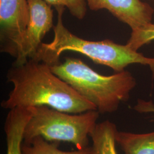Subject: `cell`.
<instances>
[{"mask_svg":"<svg viewBox=\"0 0 154 154\" xmlns=\"http://www.w3.org/2000/svg\"><path fill=\"white\" fill-rule=\"evenodd\" d=\"M32 116L25 127L23 142L41 137L49 142L72 144L78 149L90 147V138L98 123L97 110L70 114L48 106L31 107Z\"/></svg>","mask_w":154,"mask_h":154,"instance_id":"cell-4","label":"cell"},{"mask_svg":"<svg viewBox=\"0 0 154 154\" xmlns=\"http://www.w3.org/2000/svg\"><path fill=\"white\" fill-rule=\"evenodd\" d=\"M93 11L106 9L132 30L151 23L154 9L141 0H86Z\"/></svg>","mask_w":154,"mask_h":154,"instance_id":"cell-7","label":"cell"},{"mask_svg":"<svg viewBox=\"0 0 154 154\" xmlns=\"http://www.w3.org/2000/svg\"><path fill=\"white\" fill-rule=\"evenodd\" d=\"M50 68L57 76L93 103L100 114L116 112L122 102L129 99L131 91L137 85L135 79L129 72L103 75L78 58L67 57L63 62Z\"/></svg>","mask_w":154,"mask_h":154,"instance_id":"cell-3","label":"cell"},{"mask_svg":"<svg viewBox=\"0 0 154 154\" xmlns=\"http://www.w3.org/2000/svg\"><path fill=\"white\" fill-rule=\"evenodd\" d=\"M13 88L1 103L4 109L46 106L70 114L97 110L94 105L53 73L44 62L28 59L13 63L6 74Z\"/></svg>","mask_w":154,"mask_h":154,"instance_id":"cell-1","label":"cell"},{"mask_svg":"<svg viewBox=\"0 0 154 154\" xmlns=\"http://www.w3.org/2000/svg\"><path fill=\"white\" fill-rule=\"evenodd\" d=\"M115 123L109 120L98 123L91 135L92 154H118Z\"/></svg>","mask_w":154,"mask_h":154,"instance_id":"cell-9","label":"cell"},{"mask_svg":"<svg viewBox=\"0 0 154 154\" xmlns=\"http://www.w3.org/2000/svg\"><path fill=\"white\" fill-rule=\"evenodd\" d=\"M51 6H62L68 9L72 16L78 20H83L87 12L86 0H44Z\"/></svg>","mask_w":154,"mask_h":154,"instance_id":"cell-13","label":"cell"},{"mask_svg":"<svg viewBox=\"0 0 154 154\" xmlns=\"http://www.w3.org/2000/svg\"><path fill=\"white\" fill-rule=\"evenodd\" d=\"M30 20L28 0H0V51L18 58Z\"/></svg>","mask_w":154,"mask_h":154,"instance_id":"cell-5","label":"cell"},{"mask_svg":"<svg viewBox=\"0 0 154 154\" xmlns=\"http://www.w3.org/2000/svg\"><path fill=\"white\" fill-rule=\"evenodd\" d=\"M116 142L125 154H154V131L137 134L118 131Z\"/></svg>","mask_w":154,"mask_h":154,"instance_id":"cell-10","label":"cell"},{"mask_svg":"<svg viewBox=\"0 0 154 154\" xmlns=\"http://www.w3.org/2000/svg\"><path fill=\"white\" fill-rule=\"evenodd\" d=\"M30 9V20L25 34L19 57L14 62L22 64L33 58L42 44L45 35L53 28L52 6L44 0H28Z\"/></svg>","mask_w":154,"mask_h":154,"instance_id":"cell-6","label":"cell"},{"mask_svg":"<svg viewBox=\"0 0 154 154\" xmlns=\"http://www.w3.org/2000/svg\"><path fill=\"white\" fill-rule=\"evenodd\" d=\"M154 40V23L152 22L132 30L126 45L131 49L137 51L144 45Z\"/></svg>","mask_w":154,"mask_h":154,"instance_id":"cell-12","label":"cell"},{"mask_svg":"<svg viewBox=\"0 0 154 154\" xmlns=\"http://www.w3.org/2000/svg\"><path fill=\"white\" fill-rule=\"evenodd\" d=\"M135 110L139 112H154V106L152 102H146L139 100L137 105L135 106Z\"/></svg>","mask_w":154,"mask_h":154,"instance_id":"cell-14","label":"cell"},{"mask_svg":"<svg viewBox=\"0 0 154 154\" xmlns=\"http://www.w3.org/2000/svg\"><path fill=\"white\" fill-rule=\"evenodd\" d=\"M60 142H49L41 137H37L23 142L22 146L23 154H92L91 146L83 149L65 151L59 149Z\"/></svg>","mask_w":154,"mask_h":154,"instance_id":"cell-11","label":"cell"},{"mask_svg":"<svg viewBox=\"0 0 154 154\" xmlns=\"http://www.w3.org/2000/svg\"><path fill=\"white\" fill-rule=\"evenodd\" d=\"M32 114L31 107H16L9 110L4 125L6 154H23V132Z\"/></svg>","mask_w":154,"mask_h":154,"instance_id":"cell-8","label":"cell"},{"mask_svg":"<svg viewBox=\"0 0 154 154\" xmlns=\"http://www.w3.org/2000/svg\"><path fill=\"white\" fill-rule=\"evenodd\" d=\"M57 22L53 27L52 42L42 43L32 58L53 66L60 62V55L65 51H72L86 55L94 63L109 67L116 72L125 70L129 65H149L154 76V58L145 57L127 45L118 44L110 39L93 41L80 38L65 27L63 22L65 7L55 8Z\"/></svg>","mask_w":154,"mask_h":154,"instance_id":"cell-2","label":"cell"}]
</instances>
